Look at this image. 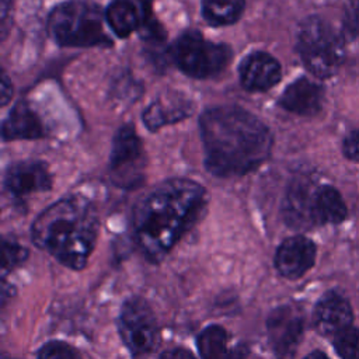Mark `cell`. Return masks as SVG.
<instances>
[{
    "mask_svg": "<svg viewBox=\"0 0 359 359\" xmlns=\"http://www.w3.org/2000/svg\"><path fill=\"white\" fill-rule=\"evenodd\" d=\"M52 178L42 161H18L10 165L4 175V187L14 196L48 191Z\"/></svg>",
    "mask_w": 359,
    "mask_h": 359,
    "instance_id": "12",
    "label": "cell"
},
{
    "mask_svg": "<svg viewBox=\"0 0 359 359\" xmlns=\"http://www.w3.org/2000/svg\"><path fill=\"white\" fill-rule=\"evenodd\" d=\"M335 352L342 359H359V330L352 325L332 337Z\"/></svg>",
    "mask_w": 359,
    "mask_h": 359,
    "instance_id": "22",
    "label": "cell"
},
{
    "mask_svg": "<svg viewBox=\"0 0 359 359\" xmlns=\"http://www.w3.org/2000/svg\"><path fill=\"white\" fill-rule=\"evenodd\" d=\"M316 217L318 224H338L346 217V206L341 194L331 185H318L316 192Z\"/></svg>",
    "mask_w": 359,
    "mask_h": 359,
    "instance_id": "20",
    "label": "cell"
},
{
    "mask_svg": "<svg viewBox=\"0 0 359 359\" xmlns=\"http://www.w3.org/2000/svg\"><path fill=\"white\" fill-rule=\"evenodd\" d=\"M206 168L219 177L243 175L271 154L268 126L240 107L210 108L199 119Z\"/></svg>",
    "mask_w": 359,
    "mask_h": 359,
    "instance_id": "2",
    "label": "cell"
},
{
    "mask_svg": "<svg viewBox=\"0 0 359 359\" xmlns=\"http://www.w3.org/2000/svg\"><path fill=\"white\" fill-rule=\"evenodd\" d=\"M245 0H202L205 20L215 27L230 25L243 14Z\"/></svg>",
    "mask_w": 359,
    "mask_h": 359,
    "instance_id": "21",
    "label": "cell"
},
{
    "mask_svg": "<svg viewBox=\"0 0 359 359\" xmlns=\"http://www.w3.org/2000/svg\"><path fill=\"white\" fill-rule=\"evenodd\" d=\"M304 359H328V356L320 351H314V352L309 353Z\"/></svg>",
    "mask_w": 359,
    "mask_h": 359,
    "instance_id": "29",
    "label": "cell"
},
{
    "mask_svg": "<svg viewBox=\"0 0 359 359\" xmlns=\"http://www.w3.org/2000/svg\"><path fill=\"white\" fill-rule=\"evenodd\" d=\"M342 151L346 158L359 163V129L352 130L344 139Z\"/></svg>",
    "mask_w": 359,
    "mask_h": 359,
    "instance_id": "25",
    "label": "cell"
},
{
    "mask_svg": "<svg viewBox=\"0 0 359 359\" xmlns=\"http://www.w3.org/2000/svg\"><path fill=\"white\" fill-rule=\"evenodd\" d=\"M192 112V104L180 95H164L156 100L143 114L144 125L156 130L167 123L187 118Z\"/></svg>",
    "mask_w": 359,
    "mask_h": 359,
    "instance_id": "18",
    "label": "cell"
},
{
    "mask_svg": "<svg viewBox=\"0 0 359 359\" xmlns=\"http://www.w3.org/2000/svg\"><path fill=\"white\" fill-rule=\"evenodd\" d=\"M316 244L304 236H293L286 238L276 250L275 266L286 279L302 278L316 261Z\"/></svg>",
    "mask_w": 359,
    "mask_h": 359,
    "instance_id": "11",
    "label": "cell"
},
{
    "mask_svg": "<svg viewBox=\"0 0 359 359\" xmlns=\"http://www.w3.org/2000/svg\"><path fill=\"white\" fill-rule=\"evenodd\" d=\"M98 212L86 198L66 196L38 215L31 227L34 244L62 265L79 271L95 247Z\"/></svg>",
    "mask_w": 359,
    "mask_h": 359,
    "instance_id": "3",
    "label": "cell"
},
{
    "mask_svg": "<svg viewBox=\"0 0 359 359\" xmlns=\"http://www.w3.org/2000/svg\"><path fill=\"white\" fill-rule=\"evenodd\" d=\"M323 87L314 81L302 77L286 87L280 95L279 104L289 112L311 116L316 115L323 105Z\"/></svg>",
    "mask_w": 359,
    "mask_h": 359,
    "instance_id": "15",
    "label": "cell"
},
{
    "mask_svg": "<svg viewBox=\"0 0 359 359\" xmlns=\"http://www.w3.org/2000/svg\"><path fill=\"white\" fill-rule=\"evenodd\" d=\"M0 93H1V105H7V102L11 100L13 97V86L11 81L8 80L7 74L3 73L1 76V86H0Z\"/></svg>",
    "mask_w": 359,
    "mask_h": 359,
    "instance_id": "27",
    "label": "cell"
},
{
    "mask_svg": "<svg viewBox=\"0 0 359 359\" xmlns=\"http://www.w3.org/2000/svg\"><path fill=\"white\" fill-rule=\"evenodd\" d=\"M196 345L202 359H245L248 346L233 344L229 332L220 325H209L201 331Z\"/></svg>",
    "mask_w": 359,
    "mask_h": 359,
    "instance_id": "16",
    "label": "cell"
},
{
    "mask_svg": "<svg viewBox=\"0 0 359 359\" xmlns=\"http://www.w3.org/2000/svg\"><path fill=\"white\" fill-rule=\"evenodd\" d=\"M160 359H196L188 349L172 348L167 349L160 355Z\"/></svg>",
    "mask_w": 359,
    "mask_h": 359,
    "instance_id": "26",
    "label": "cell"
},
{
    "mask_svg": "<svg viewBox=\"0 0 359 359\" xmlns=\"http://www.w3.org/2000/svg\"><path fill=\"white\" fill-rule=\"evenodd\" d=\"M205 206L206 191L192 180L172 178L154 187L133 209V238L140 252L151 262L161 261Z\"/></svg>",
    "mask_w": 359,
    "mask_h": 359,
    "instance_id": "1",
    "label": "cell"
},
{
    "mask_svg": "<svg viewBox=\"0 0 359 359\" xmlns=\"http://www.w3.org/2000/svg\"><path fill=\"white\" fill-rule=\"evenodd\" d=\"M118 330L122 342L136 358L151 352L160 341L156 316L149 303L140 297H130L122 304Z\"/></svg>",
    "mask_w": 359,
    "mask_h": 359,
    "instance_id": "7",
    "label": "cell"
},
{
    "mask_svg": "<svg viewBox=\"0 0 359 359\" xmlns=\"http://www.w3.org/2000/svg\"><path fill=\"white\" fill-rule=\"evenodd\" d=\"M317 185L310 178H296L286 192L282 203V215L286 224L296 230H309L318 226L316 217Z\"/></svg>",
    "mask_w": 359,
    "mask_h": 359,
    "instance_id": "9",
    "label": "cell"
},
{
    "mask_svg": "<svg viewBox=\"0 0 359 359\" xmlns=\"http://www.w3.org/2000/svg\"><path fill=\"white\" fill-rule=\"evenodd\" d=\"M143 165V146L142 142L130 125L122 126L112 143L109 167L111 171L121 177V184H128L133 175L130 172H137Z\"/></svg>",
    "mask_w": 359,
    "mask_h": 359,
    "instance_id": "10",
    "label": "cell"
},
{
    "mask_svg": "<svg viewBox=\"0 0 359 359\" xmlns=\"http://www.w3.org/2000/svg\"><path fill=\"white\" fill-rule=\"evenodd\" d=\"M27 258H28V250L24 245L13 240H7V238L3 240V264H1L3 273H7L15 269Z\"/></svg>",
    "mask_w": 359,
    "mask_h": 359,
    "instance_id": "23",
    "label": "cell"
},
{
    "mask_svg": "<svg viewBox=\"0 0 359 359\" xmlns=\"http://www.w3.org/2000/svg\"><path fill=\"white\" fill-rule=\"evenodd\" d=\"M171 57L187 76L206 79L220 73L229 65L231 50L227 45L210 42L201 32L189 29L174 42Z\"/></svg>",
    "mask_w": 359,
    "mask_h": 359,
    "instance_id": "6",
    "label": "cell"
},
{
    "mask_svg": "<svg viewBox=\"0 0 359 359\" xmlns=\"http://www.w3.org/2000/svg\"><path fill=\"white\" fill-rule=\"evenodd\" d=\"M306 328L304 310L299 304H283L272 310L266 318L271 348L278 359H293Z\"/></svg>",
    "mask_w": 359,
    "mask_h": 359,
    "instance_id": "8",
    "label": "cell"
},
{
    "mask_svg": "<svg viewBox=\"0 0 359 359\" xmlns=\"http://www.w3.org/2000/svg\"><path fill=\"white\" fill-rule=\"evenodd\" d=\"M297 50L306 69L318 79L334 76L344 59L342 38L320 17H309L303 21Z\"/></svg>",
    "mask_w": 359,
    "mask_h": 359,
    "instance_id": "5",
    "label": "cell"
},
{
    "mask_svg": "<svg viewBox=\"0 0 359 359\" xmlns=\"http://www.w3.org/2000/svg\"><path fill=\"white\" fill-rule=\"evenodd\" d=\"M43 135L45 129L39 116L25 101H20L13 107L1 126V136L4 140H34L43 137Z\"/></svg>",
    "mask_w": 359,
    "mask_h": 359,
    "instance_id": "17",
    "label": "cell"
},
{
    "mask_svg": "<svg viewBox=\"0 0 359 359\" xmlns=\"http://www.w3.org/2000/svg\"><path fill=\"white\" fill-rule=\"evenodd\" d=\"M111 29L119 36H129L142 24V15L132 0H112L105 11Z\"/></svg>",
    "mask_w": 359,
    "mask_h": 359,
    "instance_id": "19",
    "label": "cell"
},
{
    "mask_svg": "<svg viewBox=\"0 0 359 359\" xmlns=\"http://www.w3.org/2000/svg\"><path fill=\"white\" fill-rule=\"evenodd\" d=\"M48 31L63 46H95L108 43L102 13L95 4L67 1L55 7L48 20Z\"/></svg>",
    "mask_w": 359,
    "mask_h": 359,
    "instance_id": "4",
    "label": "cell"
},
{
    "mask_svg": "<svg viewBox=\"0 0 359 359\" xmlns=\"http://www.w3.org/2000/svg\"><path fill=\"white\" fill-rule=\"evenodd\" d=\"M240 81L248 91H266L282 77L279 62L266 52H252L240 65Z\"/></svg>",
    "mask_w": 359,
    "mask_h": 359,
    "instance_id": "14",
    "label": "cell"
},
{
    "mask_svg": "<svg viewBox=\"0 0 359 359\" xmlns=\"http://www.w3.org/2000/svg\"><path fill=\"white\" fill-rule=\"evenodd\" d=\"M353 313L349 302L337 292L325 293L316 304L313 324L316 330L327 337H334L339 331L351 327Z\"/></svg>",
    "mask_w": 359,
    "mask_h": 359,
    "instance_id": "13",
    "label": "cell"
},
{
    "mask_svg": "<svg viewBox=\"0 0 359 359\" xmlns=\"http://www.w3.org/2000/svg\"><path fill=\"white\" fill-rule=\"evenodd\" d=\"M11 14V0H1V38H6L7 20Z\"/></svg>",
    "mask_w": 359,
    "mask_h": 359,
    "instance_id": "28",
    "label": "cell"
},
{
    "mask_svg": "<svg viewBox=\"0 0 359 359\" xmlns=\"http://www.w3.org/2000/svg\"><path fill=\"white\" fill-rule=\"evenodd\" d=\"M36 359H81V356L72 345L62 341H50L42 345Z\"/></svg>",
    "mask_w": 359,
    "mask_h": 359,
    "instance_id": "24",
    "label": "cell"
}]
</instances>
